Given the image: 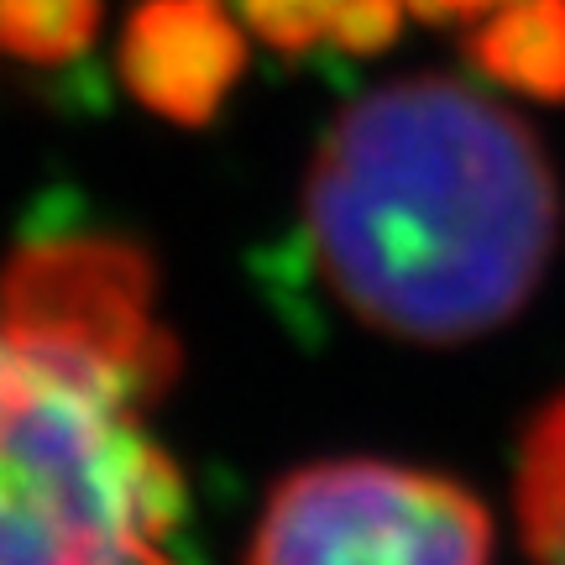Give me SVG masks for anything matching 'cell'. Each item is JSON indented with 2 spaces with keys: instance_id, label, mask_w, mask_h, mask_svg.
I'll return each instance as SVG.
<instances>
[{
  "instance_id": "obj_1",
  "label": "cell",
  "mask_w": 565,
  "mask_h": 565,
  "mask_svg": "<svg viewBox=\"0 0 565 565\" xmlns=\"http://www.w3.org/2000/svg\"><path fill=\"white\" fill-rule=\"evenodd\" d=\"M179 345L141 252L63 236L0 273V565H189L158 429Z\"/></svg>"
},
{
  "instance_id": "obj_2",
  "label": "cell",
  "mask_w": 565,
  "mask_h": 565,
  "mask_svg": "<svg viewBox=\"0 0 565 565\" xmlns=\"http://www.w3.org/2000/svg\"><path fill=\"white\" fill-rule=\"evenodd\" d=\"M315 273L366 330L461 345L503 330L550 273L561 183L503 100L404 79L345 110L303 179Z\"/></svg>"
},
{
  "instance_id": "obj_3",
  "label": "cell",
  "mask_w": 565,
  "mask_h": 565,
  "mask_svg": "<svg viewBox=\"0 0 565 565\" xmlns=\"http://www.w3.org/2000/svg\"><path fill=\"white\" fill-rule=\"evenodd\" d=\"M482 492L387 456H324L267 492L246 565H492Z\"/></svg>"
},
{
  "instance_id": "obj_4",
  "label": "cell",
  "mask_w": 565,
  "mask_h": 565,
  "mask_svg": "<svg viewBox=\"0 0 565 565\" xmlns=\"http://www.w3.org/2000/svg\"><path fill=\"white\" fill-rule=\"evenodd\" d=\"M513 524L529 565H565V387L519 435Z\"/></svg>"
}]
</instances>
